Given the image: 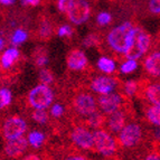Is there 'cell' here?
Wrapping results in <instances>:
<instances>
[{
    "label": "cell",
    "mask_w": 160,
    "mask_h": 160,
    "mask_svg": "<svg viewBox=\"0 0 160 160\" xmlns=\"http://www.w3.org/2000/svg\"><path fill=\"white\" fill-rule=\"evenodd\" d=\"M88 123H90V126L92 127V128H99V127H101V124L103 123L104 121V118L102 114H100L99 112H93L92 114L88 115Z\"/></svg>",
    "instance_id": "28"
},
{
    "label": "cell",
    "mask_w": 160,
    "mask_h": 160,
    "mask_svg": "<svg viewBox=\"0 0 160 160\" xmlns=\"http://www.w3.org/2000/svg\"><path fill=\"white\" fill-rule=\"evenodd\" d=\"M110 1H112V2L115 3H122V2H126L127 0H110Z\"/></svg>",
    "instance_id": "41"
},
{
    "label": "cell",
    "mask_w": 160,
    "mask_h": 160,
    "mask_svg": "<svg viewBox=\"0 0 160 160\" xmlns=\"http://www.w3.org/2000/svg\"><path fill=\"white\" fill-rule=\"evenodd\" d=\"M32 119L37 123L45 124L48 120V114L44 109H35V111L32 112Z\"/></svg>",
    "instance_id": "26"
},
{
    "label": "cell",
    "mask_w": 160,
    "mask_h": 160,
    "mask_svg": "<svg viewBox=\"0 0 160 160\" xmlns=\"http://www.w3.org/2000/svg\"><path fill=\"white\" fill-rule=\"evenodd\" d=\"M119 133H120L119 139L123 147L132 148L137 146L141 140L142 131L138 123H129L121 129Z\"/></svg>",
    "instance_id": "6"
},
{
    "label": "cell",
    "mask_w": 160,
    "mask_h": 160,
    "mask_svg": "<svg viewBox=\"0 0 160 160\" xmlns=\"http://www.w3.org/2000/svg\"><path fill=\"white\" fill-rule=\"evenodd\" d=\"M150 45H151V36L147 32H144L142 28L137 27L133 43L124 54L128 59H136L137 61L144 53H147Z\"/></svg>",
    "instance_id": "3"
},
{
    "label": "cell",
    "mask_w": 160,
    "mask_h": 160,
    "mask_svg": "<svg viewBox=\"0 0 160 160\" xmlns=\"http://www.w3.org/2000/svg\"><path fill=\"white\" fill-rule=\"evenodd\" d=\"M24 7H37L39 5H43V0H20Z\"/></svg>",
    "instance_id": "35"
},
{
    "label": "cell",
    "mask_w": 160,
    "mask_h": 160,
    "mask_svg": "<svg viewBox=\"0 0 160 160\" xmlns=\"http://www.w3.org/2000/svg\"><path fill=\"white\" fill-rule=\"evenodd\" d=\"M74 109L81 115H90L96 111V101L88 93H81L74 99Z\"/></svg>",
    "instance_id": "8"
},
{
    "label": "cell",
    "mask_w": 160,
    "mask_h": 160,
    "mask_svg": "<svg viewBox=\"0 0 160 160\" xmlns=\"http://www.w3.org/2000/svg\"><path fill=\"white\" fill-rule=\"evenodd\" d=\"M124 121H126V118H124L123 112L120 111V110H117L114 112L110 113L109 120H108V126H109V129L112 132L119 133L121 129L124 127Z\"/></svg>",
    "instance_id": "16"
},
{
    "label": "cell",
    "mask_w": 160,
    "mask_h": 160,
    "mask_svg": "<svg viewBox=\"0 0 160 160\" xmlns=\"http://www.w3.org/2000/svg\"><path fill=\"white\" fill-rule=\"evenodd\" d=\"M3 47H5V39L0 37V51H1Z\"/></svg>",
    "instance_id": "40"
},
{
    "label": "cell",
    "mask_w": 160,
    "mask_h": 160,
    "mask_svg": "<svg viewBox=\"0 0 160 160\" xmlns=\"http://www.w3.org/2000/svg\"><path fill=\"white\" fill-rule=\"evenodd\" d=\"M54 100V93L52 88L45 84H39L32 88L28 94L29 105L34 109H47Z\"/></svg>",
    "instance_id": "2"
},
{
    "label": "cell",
    "mask_w": 160,
    "mask_h": 160,
    "mask_svg": "<svg viewBox=\"0 0 160 160\" xmlns=\"http://www.w3.org/2000/svg\"><path fill=\"white\" fill-rule=\"evenodd\" d=\"M57 9L61 13H66L71 7H72L74 0H56Z\"/></svg>",
    "instance_id": "32"
},
{
    "label": "cell",
    "mask_w": 160,
    "mask_h": 160,
    "mask_svg": "<svg viewBox=\"0 0 160 160\" xmlns=\"http://www.w3.org/2000/svg\"><path fill=\"white\" fill-rule=\"evenodd\" d=\"M137 32V27L131 22H126L114 27L107 35V43L111 49L124 54L131 47Z\"/></svg>",
    "instance_id": "1"
},
{
    "label": "cell",
    "mask_w": 160,
    "mask_h": 160,
    "mask_svg": "<svg viewBox=\"0 0 160 160\" xmlns=\"http://www.w3.org/2000/svg\"><path fill=\"white\" fill-rule=\"evenodd\" d=\"M64 160H86L83 156H78V155H74V156H69V157L65 158Z\"/></svg>",
    "instance_id": "36"
},
{
    "label": "cell",
    "mask_w": 160,
    "mask_h": 160,
    "mask_svg": "<svg viewBox=\"0 0 160 160\" xmlns=\"http://www.w3.org/2000/svg\"><path fill=\"white\" fill-rule=\"evenodd\" d=\"M12 100V93L8 88H0V109L10 105Z\"/></svg>",
    "instance_id": "23"
},
{
    "label": "cell",
    "mask_w": 160,
    "mask_h": 160,
    "mask_svg": "<svg viewBox=\"0 0 160 160\" xmlns=\"http://www.w3.org/2000/svg\"><path fill=\"white\" fill-rule=\"evenodd\" d=\"M37 37L40 40H48L53 37L54 24L53 20L46 12H40L37 17Z\"/></svg>",
    "instance_id": "10"
},
{
    "label": "cell",
    "mask_w": 160,
    "mask_h": 160,
    "mask_svg": "<svg viewBox=\"0 0 160 160\" xmlns=\"http://www.w3.org/2000/svg\"><path fill=\"white\" fill-rule=\"evenodd\" d=\"M19 55L20 53L17 48H8L0 58V64L3 68H9L16 63V61L19 58Z\"/></svg>",
    "instance_id": "17"
},
{
    "label": "cell",
    "mask_w": 160,
    "mask_h": 160,
    "mask_svg": "<svg viewBox=\"0 0 160 160\" xmlns=\"http://www.w3.org/2000/svg\"><path fill=\"white\" fill-rule=\"evenodd\" d=\"M101 42V36L98 32H92V34H88L84 40H83V45L85 47H94V46H98Z\"/></svg>",
    "instance_id": "24"
},
{
    "label": "cell",
    "mask_w": 160,
    "mask_h": 160,
    "mask_svg": "<svg viewBox=\"0 0 160 160\" xmlns=\"http://www.w3.org/2000/svg\"><path fill=\"white\" fill-rule=\"evenodd\" d=\"M39 81L42 82V84H45V85H48L51 84L54 81V76L53 73L47 68H43L40 69L39 72Z\"/></svg>",
    "instance_id": "30"
},
{
    "label": "cell",
    "mask_w": 160,
    "mask_h": 160,
    "mask_svg": "<svg viewBox=\"0 0 160 160\" xmlns=\"http://www.w3.org/2000/svg\"><path fill=\"white\" fill-rule=\"evenodd\" d=\"M147 118L153 126H160V103L152 104V107H150L149 110H148Z\"/></svg>",
    "instance_id": "20"
},
{
    "label": "cell",
    "mask_w": 160,
    "mask_h": 160,
    "mask_svg": "<svg viewBox=\"0 0 160 160\" xmlns=\"http://www.w3.org/2000/svg\"><path fill=\"white\" fill-rule=\"evenodd\" d=\"M28 147V142L24 137H18V138L7 140V143L5 146V152L8 157L18 158L25 152V150Z\"/></svg>",
    "instance_id": "13"
},
{
    "label": "cell",
    "mask_w": 160,
    "mask_h": 160,
    "mask_svg": "<svg viewBox=\"0 0 160 160\" xmlns=\"http://www.w3.org/2000/svg\"><path fill=\"white\" fill-rule=\"evenodd\" d=\"M111 22H112V15L108 11H101L96 17V22L101 27L108 26L109 24H111Z\"/></svg>",
    "instance_id": "27"
},
{
    "label": "cell",
    "mask_w": 160,
    "mask_h": 160,
    "mask_svg": "<svg viewBox=\"0 0 160 160\" xmlns=\"http://www.w3.org/2000/svg\"><path fill=\"white\" fill-rule=\"evenodd\" d=\"M51 114L53 115L54 118L62 117V115L64 114V107L61 105V104H58V103L54 104L51 109Z\"/></svg>",
    "instance_id": "34"
},
{
    "label": "cell",
    "mask_w": 160,
    "mask_h": 160,
    "mask_svg": "<svg viewBox=\"0 0 160 160\" xmlns=\"http://www.w3.org/2000/svg\"><path fill=\"white\" fill-rule=\"evenodd\" d=\"M144 68L151 76H159L160 74V53L152 52L144 59Z\"/></svg>",
    "instance_id": "15"
},
{
    "label": "cell",
    "mask_w": 160,
    "mask_h": 160,
    "mask_svg": "<svg viewBox=\"0 0 160 160\" xmlns=\"http://www.w3.org/2000/svg\"><path fill=\"white\" fill-rule=\"evenodd\" d=\"M144 160H160V157L158 153H150V155H148L146 157Z\"/></svg>",
    "instance_id": "38"
},
{
    "label": "cell",
    "mask_w": 160,
    "mask_h": 160,
    "mask_svg": "<svg viewBox=\"0 0 160 160\" xmlns=\"http://www.w3.org/2000/svg\"><path fill=\"white\" fill-rule=\"evenodd\" d=\"M73 28L69 25H62L57 29V35L58 37H71L73 36Z\"/></svg>",
    "instance_id": "33"
},
{
    "label": "cell",
    "mask_w": 160,
    "mask_h": 160,
    "mask_svg": "<svg viewBox=\"0 0 160 160\" xmlns=\"http://www.w3.org/2000/svg\"><path fill=\"white\" fill-rule=\"evenodd\" d=\"M45 141V134L40 131H32L28 136V140L27 142H29V144L34 148H39Z\"/></svg>",
    "instance_id": "21"
},
{
    "label": "cell",
    "mask_w": 160,
    "mask_h": 160,
    "mask_svg": "<svg viewBox=\"0 0 160 160\" xmlns=\"http://www.w3.org/2000/svg\"><path fill=\"white\" fill-rule=\"evenodd\" d=\"M48 63V56L46 52L42 51V49H38V53L35 54V64L37 66L42 67L44 65H46Z\"/></svg>",
    "instance_id": "31"
},
{
    "label": "cell",
    "mask_w": 160,
    "mask_h": 160,
    "mask_svg": "<svg viewBox=\"0 0 160 160\" xmlns=\"http://www.w3.org/2000/svg\"><path fill=\"white\" fill-rule=\"evenodd\" d=\"M98 104L104 113L110 114V113L120 109L121 104H122V98L120 94L113 93V92L108 94H102L99 96Z\"/></svg>",
    "instance_id": "9"
},
{
    "label": "cell",
    "mask_w": 160,
    "mask_h": 160,
    "mask_svg": "<svg viewBox=\"0 0 160 160\" xmlns=\"http://www.w3.org/2000/svg\"><path fill=\"white\" fill-rule=\"evenodd\" d=\"M98 67L101 72L107 73V74H111L115 71V63L114 61H112L111 58L108 57H101L98 61Z\"/></svg>",
    "instance_id": "19"
},
{
    "label": "cell",
    "mask_w": 160,
    "mask_h": 160,
    "mask_svg": "<svg viewBox=\"0 0 160 160\" xmlns=\"http://www.w3.org/2000/svg\"><path fill=\"white\" fill-rule=\"evenodd\" d=\"M71 138L73 143L82 149L88 150L93 147V136L91 131H88L86 128H83V127L75 128L72 131Z\"/></svg>",
    "instance_id": "11"
},
{
    "label": "cell",
    "mask_w": 160,
    "mask_h": 160,
    "mask_svg": "<svg viewBox=\"0 0 160 160\" xmlns=\"http://www.w3.org/2000/svg\"><path fill=\"white\" fill-rule=\"evenodd\" d=\"M16 0H0V5L5 6V7H9V6L13 5Z\"/></svg>",
    "instance_id": "37"
},
{
    "label": "cell",
    "mask_w": 160,
    "mask_h": 160,
    "mask_svg": "<svg viewBox=\"0 0 160 160\" xmlns=\"http://www.w3.org/2000/svg\"><path fill=\"white\" fill-rule=\"evenodd\" d=\"M138 68V63H137L136 59H127L120 67V71L121 73L123 74H130L132 73L133 71Z\"/></svg>",
    "instance_id": "25"
},
{
    "label": "cell",
    "mask_w": 160,
    "mask_h": 160,
    "mask_svg": "<svg viewBox=\"0 0 160 160\" xmlns=\"http://www.w3.org/2000/svg\"><path fill=\"white\" fill-rule=\"evenodd\" d=\"M147 98L152 104L160 103V85L159 84H151L146 90Z\"/></svg>",
    "instance_id": "18"
},
{
    "label": "cell",
    "mask_w": 160,
    "mask_h": 160,
    "mask_svg": "<svg viewBox=\"0 0 160 160\" xmlns=\"http://www.w3.org/2000/svg\"><path fill=\"white\" fill-rule=\"evenodd\" d=\"M27 124L24 119L19 117H11L3 123V136L7 140L22 137L26 132Z\"/></svg>",
    "instance_id": "7"
},
{
    "label": "cell",
    "mask_w": 160,
    "mask_h": 160,
    "mask_svg": "<svg viewBox=\"0 0 160 160\" xmlns=\"http://www.w3.org/2000/svg\"><path fill=\"white\" fill-rule=\"evenodd\" d=\"M28 38V32L22 28H17L11 35V44L12 45H20L24 42H26Z\"/></svg>",
    "instance_id": "22"
},
{
    "label": "cell",
    "mask_w": 160,
    "mask_h": 160,
    "mask_svg": "<svg viewBox=\"0 0 160 160\" xmlns=\"http://www.w3.org/2000/svg\"><path fill=\"white\" fill-rule=\"evenodd\" d=\"M93 147L101 153L102 156L110 157L117 150V143L115 140L110 133L104 130H96L93 133Z\"/></svg>",
    "instance_id": "5"
},
{
    "label": "cell",
    "mask_w": 160,
    "mask_h": 160,
    "mask_svg": "<svg viewBox=\"0 0 160 160\" xmlns=\"http://www.w3.org/2000/svg\"><path fill=\"white\" fill-rule=\"evenodd\" d=\"M67 66L72 71H82L88 65L86 55L81 49H73L68 53L66 58Z\"/></svg>",
    "instance_id": "14"
},
{
    "label": "cell",
    "mask_w": 160,
    "mask_h": 160,
    "mask_svg": "<svg viewBox=\"0 0 160 160\" xmlns=\"http://www.w3.org/2000/svg\"><path fill=\"white\" fill-rule=\"evenodd\" d=\"M24 160H40V158L37 155H28L24 158Z\"/></svg>",
    "instance_id": "39"
},
{
    "label": "cell",
    "mask_w": 160,
    "mask_h": 160,
    "mask_svg": "<svg viewBox=\"0 0 160 160\" xmlns=\"http://www.w3.org/2000/svg\"><path fill=\"white\" fill-rule=\"evenodd\" d=\"M117 88V80L110 76H98L91 82L92 91L99 94H108Z\"/></svg>",
    "instance_id": "12"
},
{
    "label": "cell",
    "mask_w": 160,
    "mask_h": 160,
    "mask_svg": "<svg viewBox=\"0 0 160 160\" xmlns=\"http://www.w3.org/2000/svg\"><path fill=\"white\" fill-rule=\"evenodd\" d=\"M123 91L127 95L129 96H132L138 92V83L136 81H127L124 83V85H123Z\"/></svg>",
    "instance_id": "29"
},
{
    "label": "cell",
    "mask_w": 160,
    "mask_h": 160,
    "mask_svg": "<svg viewBox=\"0 0 160 160\" xmlns=\"http://www.w3.org/2000/svg\"><path fill=\"white\" fill-rule=\"evenodd\" d=\"M92 7L90 0H74L72 7L67 10L66 17L74 25H82L91 17Z\"/></svg>",
    "instance_id": "4"
}]
</instances>
